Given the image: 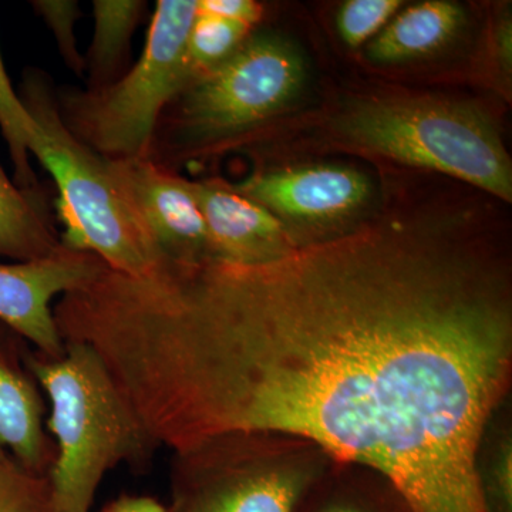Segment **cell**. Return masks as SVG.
<instances>
[{"mask_svg":"<svg viewBox=\"0 0 512 512\" xmlns=\"http://www.w3.org/2000/svg\"><path fill=\"white\" fill-rule=\"evenodd\" d=\"M97 349L174 453L291 437L372 468L409 512H490L511 281L463 221H379L255 265L161 259L114 282Z\"/></svg>","mask_w":512,"mask_h":512,"instance_id":"1","label":"cell"},{"mask_svg":"<svg viewBox=\"0 0 512 512\" xmlns=\"http://www.w3.org/2000/svg\"><path fill=\"white\" fill-rule=\"evenodd\" d=\"M25 363L49 404L52 512H90L109 471L146 466L160 446L90 346L66 342L62 355L28 352Z\"/></svg>","mask_w":512,"mask_h":512,"instance_id":"2","label":"cell"},{"mask_svg":"<svg viewBox=\"0 0 512 512\" xmlns=\"http://www.w3.org/2000/svg\"><path fill=\"white\" fill-rule=\"evenodd\" d=\"M19 96L39 127L30 154L49 171L59 191L64 247L97 256L120 274H147L163 256L110 161L80 143L64 126L46 74L39 70L23 74Z\"/></svg>","mask_w":512,"mask_h":512,"instance_id":"3","label":"cell"},{"mask_svg":"<svg viewBox=\"0 0 512 512\" xmlns=\"http://www.w3.org/2000/svg\"><path fill=\"white\" fill-rule=\"evenodd\" d=\"M345 143L427 168L511 202L512 164L493 117L470 101L367 97L332 121Z\"/></svg>","mask_w":512,"mask_h":512,"instance_id":"4","label":"cell"},{"mask_svg":"<svg viewBox=\"0 0 512 512\" xmlns=\"http://www.w3.org/2000/svg\"><path fill=\"white\" fill-rule=\"evenodd\" d=\"M305 60L275 33L249 35L237 52L178 94L158 123L150 156L171 164L235 138L278 116L301 93Z\"/></svg>","mask_w":512,"mask_h":512,"instance_id":"5","label":"cell"},{"mask_svg":"<svg viewBox=\"0 0 512 512\" xmlns=\"http://www.w3.org/2000/svg\"><path fill=\"white\" fill-rule=\"evenodd\" d=\"M197 2L158 0L140 59L116 82L56 92L60 119L80 143L110 161L150 156L164 110L191 83L185 49Z\"/></svg>","mask_w":512,"mask_h":512,"instance_id":"6","label":"cell"},{"mask_svg":"<svg viewBox=\"0 0 512 512\" xmlns=\"http://www.w3.org/2000/svg\"><path fill=\"white\" fill-rule=\"evenodd\" d=\"M262 437H227L174 453L168 512H298L311 467L271 463Z\"/></svg>","mask_w":512,"mask_h":512,"instance_id":"7","label":"cell"},{"mask_svg":"<svg viewBox=\"0 0 512 512\" xmlns=\"http://www.w3.org/2000/svg\"><path fill=\"white\" fill-rule=\"evenodd\" d=\"M103 268L97 256L64 245L47 258L0 264V323L40 355H62L66 342L57 328L55 303L90 284Z\"/></svg>","mask_w":512,"mask_h":512,"instance_id":"8","label":"cell"},{"mask_svg":"<svg viewBox=\"0 0 512 512\" xmlns=\"http://www.w3.org/2000/svg\"><path fill=\"white\" fill-rule=\"evenodd\" d=\"M235 191L289 224L323 227L365 207L372 181L348 165L311 164L251 175ZM291 229V228H289Z\"/></svg>","mask_w":512,"mask_h":512,"instance_id":"9","label":"cell"},{"mask_svg":"<svg viewBox=\"0 0 512 512\" xmlns=\"http://www.w3.org/2000/svg\"><path fill=\"white\" fill-rule=\"evenodd\" d=\"M110 165L164 259L211 258L207 225L191 181L148 157L110 161Z\"/></svg>","mask_w":512,"mask_h":512,"instance_id":"10","label":"cell"},{"mask_svg":"<svg viewBox=\"0 0 512 512\" xmlns=\"http://www.w3.org/2000/svg\"><path fill=\"white\" fill-rule=\"evenodd\" d=\"M191 185L207 225L211 258L262 264L299 244L284 222L234 187L221 181H191Z\"/></svg>","mask_w":512,"mask_h":512,"instance_id":"11","label":"cell"},{"mask_svg":"<svg viewBox=\"0 0 512 512\" xmlns=\"http://www.w3.org/2000/svg\"><path fill=\"white\" fill-rule=\"evenodd\" d=\"M15 333L0 323V448L23 467L49 476L55 446L46 434V404L35 377L16 353Z\"/></svg>","mask_w":512,"mask_h":512,"instance_id":"12","label":"cell"},{"mask_svg":"<svg viewBox=\"0 0 512 512\" xmlns=\"http://www.w3.org/2000/svg\"><path fill=\"white\" fill-rule=\"evenodd\" d=\"M466 22L464 9L450 0H427L404 9L370 42L366 55L379 64H399L439 52Z\"/></svg>","mask_w":512,"mask_h":512,"instance_id":"13","label":"cell"},{"mask_svg":"<svg viewBox=\"0 0 512 512\" xmlns=\"http://www.w3.org/2000/svg\"><path fill=\"white\" fill-rule=\"evenodd\" d=\"M62 248L40 190H23L0 165V256L29 262Z\"/></svg>","mask_w":512,"mask_h":512,"instance_id":"14","label":"cell"},{"mask_svg":"<svg viewBox=\"0 0 512 512\" xmlns=\"http://www.w3.org/2000/svg\"><path fill=\"white\" fill-rule=\"evenodd\" d=\"M147 2L140 0H94V33L84 57L90 74L89 89L116 82L130 53V43L143 19Z\"/></svg>","mask_w":512,"mask_h":512,"instance_id":"15","label":"cell"},{"mask_svg":"<svg viewBox=\"0 0 512 512\" xmlns=\"http://www.w3.org/2000/svg\"><path fill=\"white\" fill-rule=\"evenodd\" d=\"M0 131L8 144L15 167V183L23 190L37 191L35 171L30 165V150L37 140L36 121L15 92L0 52Z\"/></svg>","mask_w":512,"mask_h":512,"instance_id":"16","label":"cell"},{"mask_svg":"<svg viewBox=\"0 0 512 512\" xmlns=\"http://www.w3.org/2000/svg\"><path fill=\"white\" fill-rule=\"evenodd\" d=\"M249 30L244 23L205 15L197 9L185 49L191 83L227 62L248 39Z\"/></svg>","mask_w":512,"mask_h":512,"instance_id":"17","label":"cell"},{"mask_svg":"<svg viewBox=\"0 0 512 512\" xmlns=\"http://www.w3.org/2000/svg\"><path fill=\"white\" fill-rule=\"evenodd\" d=\"M0 512H52L49 478L39 476L0 448Z\"/></svg>","mask_w":512,"mask_h":512,"instance_id":"18","label":"cell"},{"mask_svg":"<svg viewBox=\"0 0 512 512\" xmlns=\"http://www.w3.org/2000/svg\"><path fill=\"white\" fill-rule=\"evenodd\" d=\"M402 6V0H348L340 6L336 16L339 35L350 47L363 45Z\"/></svg>","mask_w":512,"mask_h":512,"instance_id":"19","label":"cell"},{"mask_svg":"<svg viewBox=\"0 0 512 512\" xmlns=\"http://www.w3.org/2000/svg\"><path fill=\"white\" fill-rule=\"evenodd\" d=\"M33 9L55 37L60 56L74 74L86 72V60L77 49L74 26L80 18L79 3L74 0H35Z\"/></svg>","mask_w":512,"mask_h":512,"instance_id":"20","label":"cell"},{"mask_svg":"<svg viewBox=\"0 0 512 512\" xmlns=\"http://www.w3.org/2000/svg\"><path fill=\"white\" fill-rule=\"evenodd\" d=\"M298 512H409L403 501L393 490L387 495L367 498L353 493L313 495L312 491L303 500Z\"/></svg>","mask_w":512,"mask_h":512,"instance_id":"21","label":"cell"},{"mask_svg":"<svg viewBox=\"0 0 512 512\" xmlns=\"http://www.w3.org/2000/svg\"><path fill=\"white\" fill-rule=\"evenodd\" d=\"M197 9L205 15L244 23L249 28L259 22L262 16L261 6L252 0H198Z\"/></svg>","mask_w":512,"mask_h":512,"instance_id":"22","label":"cell"},{"mask_svg":"<svg viewBox=\"0 0 512 512\" xmlns=\"http://www.w3.org/2000/svg\"><path fill=\"white\" fill-rule=\"evenodd\" d=\"M495 56L504 76L511 77L512 72V19L510 13L500 16L495 29Z\"/></svg>","mask_w":512,"mask_h":512,"instance_id":"23","label":"cell"},{"mask_svg":"<svg viewBox=\"0 0 512 512\" xmlns=\"http://www.w3.org/2000/svg\"><path fill=\"white\" fill-rule=\"evenodd\" d=\"M100 512H168V508L156 498L146 495H123L111 501Z\"/></svg>","mask_w":512,"mask_h":512,"instance_id":"24","label":"cell"}]
</instances>
